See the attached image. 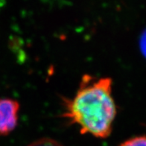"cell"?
<instances>
[{"label":"cell","mask_w":146,"mask_h":146,"mask_svg":"<svg viewBox=\"0 0 146 146\" xmlns=\"http://www.w3.org/2000/svg\"><path fill=\"white\" fill-rule=\"evenodd\" d=\"M63 117L76 125L82 134L105 139L110 135L116 115L112 80L84 75L72 99H65Z\"/></svg>","instance_id":"6da1fadb"},{"label":"cell","mask_w":146,"mask_h":146,"mask_svg":"<svg viewBox=\"0 0 146 146\" xmlns=\"http://www.w3.org/2000/svg\"><path fill=\"white\" fill-rule=\"evenodd\" d=\"M19 110L17 101L0 98V137L11 133L17 126Z\"/></svg>","instance_id":"7a4b0ae2"},{"label":"cell","mask_w":146,"mask_h":146,"mask_svg":"<svg viewBox=\"0 0 146 146\" xmlns=\"http://www.w3.org/2000/svg\"><path fill=\"white\" fill-rule=\"evenodd\" d=\"M28 146H63L59 142L51 138H41L34 141Z\"/></svg>","instance_id":"3957f363"},{"label":"cell","mask_w":146,"mask_h":146,"mask_svg":"<svg viewBox=\"0 0 146 146\" xmlns=\"http://www.w3.org/2000/svg\"><path fill=\"white\" fill-rule=\"evenodd\" d=\"M119 146H146V137L140 136L129 139Z\"/></svg>","instance_id":"277c9868"},{"label":"cell","mask_w":146,"mask_h":146,"mask_svg":"<svg viewBox=\"0 0 146 146\" xmlns=\"http://www.w3.org/2000/svg\"><path fill=\"white\" fill-rule=\"evenodd\" d=\"M140 48L144 56L146 58V31L142 34L140 39Z\"/></svg>","instance_id":"5b68a950"}]
</instances>
